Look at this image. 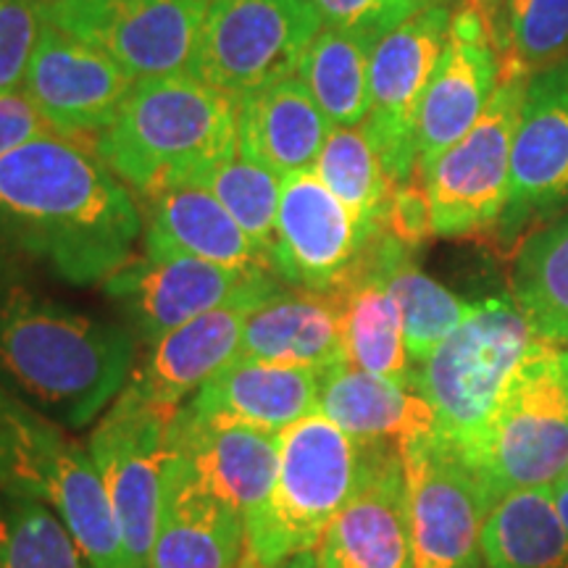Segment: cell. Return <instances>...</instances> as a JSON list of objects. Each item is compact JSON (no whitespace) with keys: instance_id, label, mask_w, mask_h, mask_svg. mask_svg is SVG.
<instances>
[{"instance_id":"obj_1","label":"cell","mask_w":568,"mask_h":568,"mask_svg":"<svg viewBox=\"0 0 568 568\" xmlns=\"http://www.w3.org/2000/svg\"><path fill=\"white\" fill-rule=\"evenodd\" d=\"M0 226L61 280L92 284L130 264L142 216L95 148L45 132L0 159Z\"/></svg>"},{"instance_id":"obj_35","label":"cell","mask_w":568,"mask_h":568,"mask_svg":"<svg viewBox=\"0 0 568 568\" xmlns=\"http://www.w3.org/2000/svg\"><path fill=\"white\" fill-rule=\"evenodd\" d=\"M190 184L209 190L255 243L264 251H272L276 211H280V176L247 159L237 148L203 169Z\"/></svg>"},{"instance_id":"obj_33","label":"cell","mask_w":568,"mask_h":568,"mask_svg":"<svg viewBox=\"0 0 568 568\" xmlns=\"http://www.w3.org/2000/svg\"><path fill=\"white\" fill-rule=\"evenodd\" d=\"M311 172L345 203L366 240L385 230L387 203L395 187L364 124L332 126Z\"/></svg>"},{"instance_id":"obj_10","label":"cell","mask_w":568,"mask_h":568,"mask_svg":"<svg viewBox=\"0 0 568 568\" xmlns=\"http://www.w3.org/2000/svg\"><path fill=\"white\" fill-rule=\"evenodd\" d=\"M414 568H477L495 497L464 450L437 426L400 443Z\"/></svg>"},{"instance_id":"obj_23","label":"cell","mask_w":568,"mask_h":568,"mask_svg":"<svg viewBox=\"0 0 568 568\" xmlns=\"http://www.w3.org/2000/svg\"><path fill=\"white\" fill-rule=\"evenodd\" d=\"M145 201V255L151 258H201L226 268L274 272L264 251L234 216L197 184H174Z\"/></svg>"},{"instance_id":"obj_46","label":"cell","mask_w":568,"mask_h":568,"mask_svg":"<svg viewBox=\"0 0 568 568\" xmlns=\"http://www.w3.org/2000/svg\"><path fill=\"white\" fill-rule=\"evenodd\" d=\"M203 3H211V0H203Z\"/></svg>"},{"instance_id":"obj_19","label":"cell","mask_w":568,"mask_h":568,"mask_svg":"<svg viewBox=\"0 0 568 568\" xmlns=\"http://www.w3.org/2000/svg\"><path fill=\"white\" fill-rule=\"evenodd\" d=\"M500 80V53L477 11L453 9L450 32L416 119L418 174L477 124Z\"/></svg>"},{"instance_id":"obj_36","label":"cell","mask_w":568,"mask_h":568,"mask_svg":"<svg viewBox=\"0 0 568 568\" xmlns=\"http://www.w3.org/2000/svg\"><path fill=\"white\" fill-rule=\"evenodd\" d=\"M506 55L521 63L529 74L566 63L568 0H506Z\"/></svg>"},{"instance_id":"obj_3","label":"cell","mask_w":568,"mask_h":568,"mask_svg":"<svg viewBox=\"0 0 568 568\" xmlns=\"http://www.w3.org/2000/svg\"><path fill=\"white\" fill-rule=\"evenodd\" d=\"M95 151L142 197L190 184L237 151V101L190 74L134 82Z\"/></svg>"},{"instance_id":"obj_26","label":"cell","mask_w":568,"mask_h":568,"mask_svg":"<svg viewBox=\"0 0 568 568\" xmlns=\"http://www.w3.org/2000/svg\"><path fill=\"white\" fill-rule=\"evenodd\" d=\"M329 132V119L297 74L237 101L240 153L280 180L311 172Z\"/></svg>"},{"instance_id":"obj_45","label":"cell","mask_w":568,"mask_h":568,"mask_svg":"<svg viewBox=\"0 0 568 568\" xmlns=\"http://www.w3.org/2000/svg\"><path fill=\"white\" fill-rule=\"evenodd\" d=\"M38 3H55V0H38Z\"/></svg>"},{"instance_id":"obj_39","label":"cell","mask_w":568,"mask_h":568,"mask_svg":"<svg viewBox=\"0 0 568 568\" xmlns=\"http://www.w3.org/2000/svg\"><path fill=\"white\" fill-rule=\"evenodd\" d=\"M385 230L400 240L403 245L416 251L426 240L435 234V224H432V205L429 195H426L424 184H416L414 180L406 184H397L389 195L387 213H385Z\"/></svg>"},{"instance_id":"obj_18","label":"cell","mask_w":568,"mask_h":568,"mask_svg":"<svg viewBox=\"0 0 568 568\" xmlns=\"http://www.w3.org/2000/svg\"><path fill=\"white\" fill-rule=\"evenodd\" d=\"M318 568H414L408 489L400 447L374 445L358 493L316 545Z\"/></svg>"},{"instance_id":"obj_28","label":"cell","mask_w":568,"mask_h":568,"mask_svg":"<svg viewBox=\"0 0 568 568\" xmlns=\"http://www.w3.org/2000/svg\"><path fill=\"white\" fill-rule=\"evenodd\" d=\"M358 266L379 276L403 316V337L410 364L418 366L464 322L474 303H464L450 290L416 266L414 251L387 230L376 232L361 253Z\"/></svg>"},{"instance_id":"obj_22","label":"cell","mask_w":568,"mask_h":568,"mask_svg":"<svg viewBox=\"0 0 568 568\" xmlns=\"http://www.w3.org/2000/svg\"><path fill=\"white\" fill-rule=\"evenodd\" d=\"M322 374L316 368L237 358L176 408L193 422L240 424L280 432L318 408Z\"/></svg>"},{"instance_id":"obj_40","label":"cell","mask_w":568,"mask_h":568,"mask_svg":"<svg viewBox=\"0 0 568 568\" xmlns=\"http://www.w3.org/2000/svg\"><path fill=\"white\" fill-rule=\"evenodd\" d=\"M51 132L40 113L34 111L30 98L24 92H6L0 95V159L11 153L13 148L24 145L40 134Z\"/></svg>"},{"instance_id":"obj_20","label":"cell","mask_w":568,"mask_h":568,"mask_svg":"<svg viewBox=\"0 0 568 568\" xmlns=\"http://www.w3.org/2000/svg\"><path fill=\"white\" fill-rule=\"evenodd\" d=\"M243 552L245 516L187 458L169 453L148 568H237Z\"/></svg>"},{"instance_id":"obj_2","label":"cell","mask_w":568,"mask_h":568,"mask_svg":"<svg viewBox=\"0 0 568 568\" xmlns=\"http://www.w3.org/2000/svg\"><path fill=\"white\" fill-rule=\"evenodd\" d=\"M134 337L30 290H0V385L63 429H82L122 395Z\"/></svg>"},{"instance_id":"obj_8","label":"cell","mask_w":568,"mask_h":568,"mask_svg":"<svg viewBox=\"0 0 568 568\" xmlns=\"http://www.w3.org/2000/svg\"><path fill=\"white\" fill-rule=\"evenodd\" d=\"M529 77L516 59H500V80L477 124L422 172L439 237H471L495 230L500 222L508 203L510 151Z\"/></svg>"},{"instance_id":"obj_4","label":"cell","mask_w":568,"mask_h":568,"mask_svg":"<svg viewBox=\"0 0 568 568\" xmlns=\"http://www.w3.org/2000/svg\"><path fill=\"white\" fill-rule=\"evenodd\" d=\"M374 445H358L324 414L280 432L272 493L245 516V556L264 568L311 552L347 500L358 493Z\"/></svg>"},{"instance_id":"obj_17","label":"cell","mask_w":568,"mask_h":568,"mask_svg":"<svg viewBox=\"0 0 568 568\" xmlns=\"http://www.w3.org/2000/svg\"><path fill=\"white\" fill-rule=\"evenodd\" d=\"M264 268H226L201 258H132L103 282L105 295L124 305L138 326L140 337L155 345L176 326L193 322L213 308L237 301L255 282L264 280Z\"/></svg>"},{"instance_id":"obj_11","label":"cell","mask_w":568,"mask_h":568,"mask_svg":"<svg viewBox=\"0 0 568 568\" xmlns=\"http://www.w3.org/2000/svg\"><path fill=\"white\" fill-rule=\"evenodd\" d=\"M172 416L174 410L155 406L126 382L88 439L132 568L151 566Z\"/></svg>"},{"instance_id":"obj_5","label":"cell","mask_w":568,"mask_h":568,"mask_svg":"<svg viewBox=\"0 0 568 568\" xmlns=\"http://www.w3.org/2000/svg\"><path fill=\"white\" fill-rule=\"evenodd\" d=\"M0 485L48 503L90 568H132L109 493L88 447L0 385Z\"/></svg>"},{"instance_id":"obj_13","label":"cell","mask_w":568,"mask_h":568,"mask_svg":"<svg viewBox=\"0 0 568 568\" xmlns=\"http://www.w3.org/2000/svg\"><path fill=\"white\" fill-rule=\"evenodd\" d=\"M453 6L437 3L416 11L374 45L368 63V116L372 138L393 187L418 172V105L450 32Z\"/></svg>"},{"instance_id":"obj_16","label":"cell","mask_w":568,"mask_h":568,"mask_svg":"<svg viewBox=\"0 0 568 568\" xmlns=\"http://www.w3.org/2000/svg\"><path fill=\"white\" fill-rule=\"evenodd\" d=\"M568 203V61L529 77L510 151L508 203L495 226L518 234Z\"/></svg>"},{"instance_id":"obj_6","label":"cell","mask_w":568,"mask_h":568,"mask_svg":"<svg viewBox=\"0 0 568 568\" xmlns=\"http://www.w3.org/2000/svg\"><path fill=\"white\" fill-rule=\"evenodd\" d=\"M537 339L524 311L508 297L474 303L416 368L414 389L435 414L439 435L460 450L477 443Z\"/></svg>"},{"instance_id":"obj_44","label":"cell","mask_w":568,"mask_h":568,"mask_svg":"<svg viewBox=\"0 0 568 568\" xmlns=\"http://www.w3.org/2000/svg\"><path fill=\"white\" fill-rule=\"evenodd\" d=\"M558 368H560V382H564V389L568 397V351H558Z\"/></svg>"},{"instance_id":"obj_24","label":"cell","mask_w":568,"mask_h":568,"mask_svg":"<svg viewBox=\"0 0 568 568\" xmlns=\"http://www.w3.org/2000/svg\"><path fill=\"white\" fill-rule=\"evenodd\" d=\"M166 450L187 458L243 516L266 500L280 468V435L274 432L193 422L176 410L166 429Z\"/></svg>"},{"instance_id":"obj_14","label":"cell","mask_w":568,"mask_h":568,"mask_svg":"<svg viewBox=\"0 0 568 568\" xmlns=\"http://www.w3.org/2000/svg\"><path fill=\"white\" fill-rule=\"evenodd\" d=\"M132 88V77L109 55L45 21L21 92L51 132L71 140H98L113 124Z\"/></svg>"},{"instance_id":"obj_37","label":"cell","mask_w":568,"mask_h":568,"mask_svg":"<svg viewBox=\"0 0 568 568\" xmlns=\"http://www.w3.org/2000/svg\"><path fill=\"white\" fill-rule=\"evenodd\" d=\"M42 24L38 0H0V95L24 88Z\"/></svg>"},{"instance_id":"obj_7","label":"cell","mask_w":568,"mask_h":568,"mask_svg":"<svg viewBox=\"0 0 568 568\" xmlns=\"http://www.w3.org/2000/svg\"><path fill=\"white\" fill-rule=\"evenodd\" d=\"M464 456L495 503L524 489H552L568 477V397L556 345L537 339L529 347L485 435Z\"/></svg>"},{"instance_id":"obj_15","label":"cell","mask_w":568,"mask_h":568,"mask_svg":"<svg viewBox=\"0 0 568 568\" xmlns=\"http://www.w3.org/2000/svg\"><path fill=\"white\" fill-rule=\"evenodd\" d=\"M366 245L353 213L314 172L284 176L268 251L276 276L301 290L335 293Z\"/></svg>"},{"instance_id":"obj_29","label":"cell","mask_w":568,"mask_h":568,"mask_svg":"<svg viewBox=\"0 0 568 568\" xmlns=\"http://www.w3.org/2000/svg\"><path fill=\"white\" fill-rule=\"evenodd\" d=\"M343 305L345 358L355 368L385 376L414 389L416 368L403 337V316L387 284L355 264L343 287L335 290ZM416 393V389H414Z\"/></svg>"},{"instance_id":"obj_27","label":"cell","mask_w":568,"mask_h":568,"mask_svg":"<svg viewBox=\"0 0 568 568\" xmlns=\"http://www.w3.org/2000/svg\"><path fill=\"white\" fill-rule=\"evenodd\" d=\"M316 410L358 445H397L435 426V414L422 395L351 364L322 372Z\"/></svg>"},{"instance_id":"obj_38","label":"cell","mask_w":568,"mask_h":568,"mask_svg":"<svg viewBox=\"0 0 568 568\" xmlns=\"http://www.w3.org/2000/svg\"><path fill=\"white\" fill-rule=\"evenodd\" d=\"M324 27L353 30L379 42L418 11L414 0H314Z\"/></svg>"},{"instance_id":"obj_9","label":"cell","mask_w":568,"mask_h":568,"mask_svg":"<svg viewBox=\"0 0 568 568\" xmlns=\"http://www.w3.org/2000/svg\"><path fill=\"white\" fill-rule=\"evenodd\" d=\"M322 27L314 0H211L187 74L240 101L295 77Z\"/></svg>"},{"instance_id":"obj_42","label":"cell","mask_w":568,"mask_h":568,"mask_svg":"<svg viewBox=\"0 0 568 568\" xmlns=\"http://www.w3.org/2000/svg\"><path fill=\"white\" fill-rule=\"evenodd\" d=\"M237 568H264V566H258L251 556H245V552H243V560H240ZM276 568H318V566H316L314 552H301V556L284 560V564L276 566Z\"/></svg>"},{"instance_id":"obj_21","label":"cell","mask_w":568,"mask_h":568,"mask_svg":"<svg viewBox=\"0 0 568 568\" xmlns=\"http://www.w3.org/2000/svg\"><path fill=\"white\" fill-rule=\"evenodd\" d=\"M276 293H282L280 282L274 280V274H266L237 301L176 326L174 332L151 345V355L140 366V372L132 374L130 385L138 387L155 406L176 410L213 374L237 358L247 316Z\"/></svg>"},{"instance_id":"obj_25","label":"cell","mask_w":568,"mask_h":568,"mask_svg":"<svg viewBox=\"0 0 568 568\" xmlns=\"http://www.w3.org/2000/svg\"><path fill=\"white\" fill-rule=\"evenodd\" d=\"M237 358L316 368L318 374L347 364L337 293L282 290L268 297L247 316Z\"/></svg>"},{"instance_id":"obj_30","label":"cell","mask_w":568,"mask_h":568,"mask_svg":"<svg viewBox=\"0 0 568 568\" xmlns=\"http://www.w3.org/2000/svg\"><path fill=\"white\" fill-rule=\"evenodd\" d=\"M487 568H568V531L550 489H524L497 500L481 529Z\"/></svg>"},{"instance_id":"obj_12","label":"cell","mask_w":568,"mask_h":568,"mask_svg":"<svg viewBox=\"0 0 568 568\" xmlns=\"http://www.w3.org/2000/svg\"><path fill=\"white\" fill-rule=\"evenodd\" d=\"M40 6L48 24L109 55L134 82L187 74L209 11L203 0H55Z\"/></svg>"},{"instance_id":"obj_43","label":"cell","mask_w":568,"mask_h":568,"mask_svg":"<svg viewBox=\"0 0 568 568\" xmlns=\"http://www.w3.org/2000/svg\"><path fill=\"white\" fill-rule=\"evenodd\" d=\"M550 495H552V503H556V508H558L560 521H564V527L568 531V477L564 481H558V485L550 489Z\"/></svg>"},{"instance_id":"obj_32","label":"cell","mask_w":568,"mask_h":568,"mask_svg":"<svg viewBox=\"0 0 568 568\" xmlns=\"http://www.w3.org/2000/svg\"><path fill=\"white\" fill-rule=\"evenodd\" d=\"M510 290L539 339L568 345V211L527 237L514 261Z\"/></svg>"},{"instance_id":"obj_31","label":"cell","mask_w":568,"mask_h":568,"mask_svg":"<svg viewBox=\"0 0 568 568\" xmlns=\"http://www.w3.org/2000/svg\"><path fill=\"white\" fill-rule=\"evenodd\" d=\"M376 40L353 30L322 27L305 51L297 77L332 126L364 124L368 116V63Z\"/></svg>"},{"instance_id":"obj_41","label":"cell","mask_w":568,"mask_h":568,"mask_svg":"<svg viewBox=\"0 0 568 568\" xmlns=\"http://www.w3.org/2000/svg\"><path fill=\"white\" fill-rule=\"evenodd\" d=\"M437 3L453 6V9L464 6V9L477 11L479 17L485 19L487 32H489V38H493V45L497 48V53H500V59L508 53L506 0H414V6H416L418 11L426 9V6H437Z\"/></svg>"},{"instance_id":"obj_34","label":"cell","mask_w":568,"mask_h":568,"mask_svg":"<svg viewBox=\"0 0 568 568\" xmlns=\"http://www.w3.org/2000/svg\"><path fill=\"white\" fill-rule=\"evenodd\" d=\"M0 568H90L61 516L38 497L0 493Z\"/></svg>"}]
</instances>
